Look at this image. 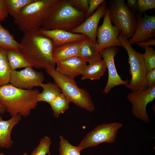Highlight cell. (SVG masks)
Listing matches in <instances>:
<instances>
[{"mask_svg":"<svg viewBox=\"0 0 155 155\" xmlns=\"http://www.w3.org/2000/svg\"><path fill=\"white\" fill-rule=\"evenodd\" d=\"M20 44V51L30 66L45 70L56 69L53 58L54 46L51 40L35 30L24 33Z\"/></svg>","mask_w":155,"mask_h":155,"instance_id":"obj_1","label":"cell"},{"mask_svg":"<svg viewBox=\"0 0 155 155\" xmlns=\"http://www.w3.org/2000/svg\"><path fill=\"white\" fill-rule=\"evenodd\" d=\"M39 93L37 89H22L8 84L0 87V102L12 117L19 114L26 117L37 106Z\"/></svg>","mask_w":155,"mask_h":155,"instance_id":"obj_2","label":"cell"},{"mask_svg":"<svg viewBox=\"0 0 155 155\" xmlns=\"http://www.w3.org/2000/svg\"><path fill=\"white\" fill-rule=\"evenodd\" d=\"M85 14L74 8L68 0H57L48 10L40 30L70 32L84 21Z\"/></svg>","mask_w":155,"mask_h":155,"instance_id":"obj_3","label":"cell"},{"mask_svg":"<svg viewBox=\"0 0 155 155\" xmlns=\"http://www.w3.org/2000/svg\"><path fill=\"white\" fill-rule=\"evenodd\" d=\"M70 102L88 111L92 112L95 106L89 93L80 88L74 78L61 74L56 69L46 70Z\"/></svg>","mask_w":155,"mask_h":155,"instance_id":"obj_4","label":"cell"},{"mask_svg":"<svg viewBox=\"0 0 155 155\" xmlns=\"http://www.w3.org/2000/svg\"><path fill=\"white\" fill-rule=\"evenodd\" d=\"M57 0H35L22 9L14 22L24 33L39 30L50 7Z\"/></svg>","mask_w":155,"mask_h":155,"instance_id":"obj_5","label":"cell"},{"mask_svg":"<svg viewBox=\"0 0 155 155\" xmlns=\"http://www.w3.org/2000/svg\"><path fill=\"white\" fill-rule=\"evenodd\" d=\"M121 46L125 49L128 55V63L131 76L129 82L125 85L132 92H137L148 88L146 78V71L142 54L135 50L128 39L120 34L118 36Z\"/></svg>","mask_w":155,"mask_h":155,"instance_id":"obj_6","label":"cell"},{"mask_svg":"<svg viewBox=\"0 0 155 155\" xmlns=\"http://www.w3.org/2000/svg\"><path fill=\"white\" fill-rule=\"evenodd\" d=\"M108 10L112 23L118 29L120 34L128 39L133 35L137 20L133 11L123 0H111L109 1Z\"/></svg>","mask_w":155,"mask_h":155,"instance_id":"obj_7","label":"cell"},{"mask_svg":"<svg viewBox=\"0 0 155 155\" xmlns=\"http://www.w3.org/2000/svg\"><path fill=\"white\" fill-rule=\"evenodd\" d=\"M122 126L121 123L118 122L100 124L89 132L77 146L81 151L84 148L96 146L103 143H113Z\"/></svg>","mask_w":155,"mask_h":155,"instance_id":"obj_8","label":"cell"},{"mask_svg":"<svg viewBox=\"0 0 155 155\" xmlns=\"http://www.w3.org/2000/svg\"><path fill=\"white\" fill-rule=\"evenodd\" d=\"M127 98L131 104L133 115L146 123H149L146 107L155 98V86L144 90L131 92L127 94Z\"/></svg>","mask_w":155,"mask_h":155,"instance_id":"obj_9","label":"cell"},{"mask_svg":"<svg viewBox=\"0 0 155 155\" xmlns=\"http://www.w3.org/2000/svg\"><path fill=\"white\" fill-rule=\"evenodd\" d=\"M44 80L42 72L36 71L33 67L29 66L20 71H11L9 83L15 87L31 90L39 86Z\"/></svg>","mask_w":155,"mask_h":155,"instance_id":"obj_10","label":"cell"},{"mask_svg":"<svg viewBox=\"0 0 155 155\" xmlns=\"http://www.w3.org/2000/svg\"><path fill=\"white\" fill-rule=\"evenodd\" d=\"M119 33L117 27L112 24L107 8L103 23L98 28L97 32V43L99 52L106 48L121 46V42L118 38Z\"/></svg>","mask_w":155,"mask_h":155,"instance_id":"obj_11","label":"cell"},{"mask_svg":"<svg viewBox=\"0 0 155 155\" xmlns=\"http://www.w3.org/2000/svg\"><path fill=\"white\" fill-rule=\"evenodd\" d=\"M117 52L116 47L106 48L100 52L106 63L108 72L107 82L103 91V92L105 94L108 93L115 86L121 85H125L128 83L127 81L123 80L117 72L114 58Z\"/></svg>","mask_w":155,"mask_h":155,"instance_id":"obj_12","label":"cell"},{"mask_svg":"<svg viewBox=\"0 0 155 155\" xmlns=\"http://www.w3.org/2000/svg\"><path fill=\"white\" fill-rule=\"evenodd\" d=\"M107 9L106 2L105 1L92 14L70 32L84 34L90 38L93 42L96 43L98 24L100 19L104 17Z\"/></svg>","mask_w":155,"mask_h":155,"instance_id":"obj_13","label":"cell"},{"mask_svg":"<svg viewBox=\"0 0 155 155\" xmlns=\"http://www.w3.org/2000/svg\"><path fill=\"white\" fill-rule=\"evenodd\" d=\"M155 36V16L146 14L137 20L133 35L128 41L131 45L148 40Z\"/></svg>","mask_w":155,"mask_h":155,"instance_id":"obj_14","label":"cell"},{"mask_svg":"<svg viewBox=\"0 0 155 155\" xmlns=\"http://www.w3.org/2000/svg\"><path fill=\"white\" fill-rule=\"evenodd\" d=\"M40 30L42 34L51 40L54 47L69 42L81 41L86 36L83 34L72 33L59 29Z\"/></svg>","mask_w":155,"mask_h":155,"instance_id":"obj_15","label":"cell"},{"mask_svg":"<svg viewBox=\"0 0 155 155\" xmlns=\"http://www.w3.org/2000/svg\"><path fill=\"white\" fill-rule=\"evenodd\" d=\"M56 69L60 73L74 78L82 75L86 63L78 57L70 58L56 63Z\"/></svg>","mask_w":155,"mask_h":155,"instance_id":"obj_16","label":"cell"},{"mask_svg":"<svg viewBox=\"0 0 155 155\" xmlns=\"http://www.w3.org/2000/svg\"><path fill=\"white\" fill-rule=\"evenodd\" d=\"M22 119L21 116L17 114L7 120H4L0 115V147L9 149L13 142L11 137L13 127L18 124Z\"/></svg>","mask_w":155,"mask_h":155,"instance_id":"obj_17","label":"cell"},{"mask_svg":"<svg viewBox=\"0 0 155 155\" xmlns=\"http://www.w3.org/2000/svg\"><path fill=\"white\" fill-rule=\"evenodd\" d=\"M83 40L75 41L65 43L60 46L54 47L53 58L56 63L74 57H79V52Z\"/></svg>","mask_w":155,"mask_h":155,"instance_id":"obj_18","label":"cell"},{"mask_svg":"<svg viewBox=\"0 0 155 155\" xmlns=\"http://www.w3.org/2000/svg\"><path fill=\"white\" fill-rule=\"evenodd\" d=\"M78 57L89 63L102 60L97 43H94L87 36L83 40Z\"/></svg>","mask_w":155,"mask_h":155,"instance_id":"obj_19","label":"cell"},{"mask_svg":"<svg viewBox=\"0 0 155 155\" xmlns=\"http://www.w3.org/2000/svg\"><path fill=\"white\" fill-rule=\"evenodd\" d=\"M107 68L104 61L102 60L89 63L85 67L82 74L81 80H99L105 73Z\"/></svg>","mask_w":155,"mask_h":155,"instance_id":"obj_20","label":"cell"},{"mask_svg":"<svg viewBox=\"0 0 155 155\" xmlns=\"http://www.w3.org/2000/svg\"><path fill=\"white\" fill-rule=\"evenodd\" d=\"M39 86L42 88L43 91L37 96V100L38 102L42 101L49 104L61 92L60 89L55 83H42Z\"/></svg>","mask_w":155,"mask_h":155,"instance_id":"obj_21","label":"cell"},{"mask_svg":"<svg viewBox=\"0 0 155 155\" xmlns=\"http://www.w3.org/2000/svg\"><path fill=\"white\" fill-rule=\"evenodd\" d=\"M7 57L11 71L30 66L20 50L15 49H7Z\"/></svg>","mask_w":155,"mask_h":155,"instance_id":"obj_22","label":"cell"},{"mask_svg":"<svg viewBox=\"0 0 155 155\" xmlns=\"http://www.w3.org/2000/svg\"><path fill=\"white\" fill-rule=\"evenodd\" d=\"M7 50L0 47V87L9 82L11 70L7 59Z\"/></svg>","mask_w":155,"mask_h":155,"instance_id":"obj_23","label":"cell"},{"mask_svg":"<svg viewBox=\"0 0 155 155\" xmlns=\"http://www.w3.org/2000/svg\"><path fill=\"white\" fill-rule=\"evenodd\" d=\"M20 43L15 39L12 34L3 27L0 22V47L20 50Z\"/></svg>","mask_w":155,"mask_h":155,"instance_id":"obj_24","label":"cell"},{"mask_svg":"<svg viewBox=\"0 0 155 155\" xmlns=\"http://www.w3.org/2000/svg\"><path fill=\"white\" fill-rule=\"evenodd\" d=\"M70 102L61 92L49 104L53 112L54 116L58 118L69 108Z\"/></svg>","mask_w":155,"mask_h":155,"instance_id":"obj_25","label":"cell"},{"mask_svg":"<svg viewBox=\"0 0 155 155\" xmlns=\"http://www.w3.org/2000/svg\"><path fill=\"white\" fill-rule=\"evenodd\" d=\"M35 0H5L9 14L14 18L24 8Z\"/></svg>","mask_w":155,"mask_h":155,"instance_id":"obj_26","label":"cell"},{"mask_svg":"<svg viewBox=\"0 0 155 155\" xmlns=\"http://www.w3.org/2000/svg\"><path fill=\"white\" fill-rule=\"evenodd\" d=\"M59 155H80V151L78 146H74L63 137H60Z\"/></svg>","mask_w":155,"mask_h":155,"instance_id":"obj_27","label":"cell"},{"mask_svg":"<svg viewBox=\"0 0 155 155\" xmlns=\"http://www.w3.org/2000/svg\"><path fill=\"white\" fill-rule=\"evenodd\" d=\"M52 141L50 138L45 136L41 139L38 146L35 148L30 155H51L50 151Z\"/></svg>","mask_w":155,"mask_h":155,"instance_id":"obj_28","label":"cell"},{"mask_svg":"<svg viewBox=\"0 0 155 155\" xmlns=\"http://www.w3.org/2000/svg\"><path fill=\"white\" fill-rule=\"evenodd\" d=\"M145 53L142 54L146 72L155 69V51L149 47L145 49Z\"/></svg>","mask_w":155,"mask_h":155,"instance_id":"obj_29","label":"cell"},{"mask_svg":"<svg viewBox=\"0 0 155 155\" xmlns=\"http://www.w3.org/2000/svg\"><path fill=\"white\" fill-rule=\"evenodd\" d=\"M70 5L79 11L86 13L89 7L88 0H68Z\"/></svg>","mask_w":155,"mask_h":155,"instance_id":"obj_30","label":"cell"},{"mask_svg":"<svg viewBox=\"0 0 155 155\" xmlns=\"http://www.w3.org/2000/svg\"><path fill=\"white\" fill-rule=\"evenodd\" d=\"M137 1V10L140 14L149 9L155 8V0H138Z\"/></svg>","mask_w":155,"mask_h":155,"instance_id":"obj_31","label":"cell"},{"mask_svg":"<svg viewBox=\"0 0 155 155\" xmlns=\"http://www.w3.org/2000/svg\"><path fill=\"white\" fill-rule=\"evenodd\" d=\"M105 1L104 0H88L89 7L85 14V18H87L92 14Z\"/></svg>","mask_w":155,"mask_h":155,"instance_id":"obj_32","label":"cell"},{"mask_svg":"<svg viewBox=\"0 0 155 155\" xmlns=\"http://www.w3.org/2000/svg\"><path fill=\"white\" fill-rule=\"evenodd\" d=\"M9 14L5 0H0V22L5 20L8 18Z\"/></svg>","mask_w":155,"mask_h":155,"instance_id":"obj_33","label":"cell"},{"mask_svg":"<svg viewBox=\"0 0 155 155\" xmlns=\"http://www.w3.org/2000/svg\"><path fill=\"white\" fill-rule=\"evenodd\" d=\"M146 78L148 88L155 86V69L146 72Z\"/></svg>","mask_w":155,"mask_h":155,"instance_id":"obj_34","label":"cell"},{"mask_svg":"<svg viewBox=\"0 0 155 155\" xmlns=\"http://www.w3.org/2000/svg\"><path fill=\"white\" fill-rule=\"evenodd\" d=\"M136 44L140 47L145 49L150 47V46H155V40L154 39H151L143 42H138Z\"/></svg>","mask_w":155,"mask_h":155,"instance_id":"obj_35","label":"cell"},{"mask_svg":"<svg viewBox=\"0 0 155 155\" xmlns=\"http://www.w3.org/2000/svg\"><path fill=\"white\" fill-rule=\"evenodd\" d=\"M127 5L133 10H137V1L136 0H127Z\"/></svg>","mask_w":155,"mask_h":155,"instance_id":"obj_36","label":"cell"},{"mask_svg":"<svg viewBox=\"0 0 155 155\" xmlns=\"http://www.w3.org/2000/svg\"><path fill=\"white\" fill-rule=\"evenodd\" d=\"M6 112L4 106L0 102V115H2Z\"/></svg>","mask_w":155,"mask_h":155,"instance_id":"obj_37","label":"cell"},{"mask_svg":"<svg viewBox=\"0 0 155 155\" xmlns=\"http://www.w3.org/2000/svg\"><path fill=\"white\" fill-rule=\"evenodd\" d=\"M22 155H28V154L26 152H24L22 154Z\"/></svg>","mask_w":155,"mask_h":155,"instance_id":"obj_38","label":"cell"},{"mask_svg":"<svg viewBox=\"0 0 155 155\" xmlns=\"http://www.w3.org/2000/svg\"><path fill=\"white\" fill-rule=\"evenodd\" d=\"M0 155H5L3 153H0Z\"/></svg>","mask_w":155,"mask_h":155,"instance_id":"obj_39","label":"cell"},{"mask_svg":"<svg viewBox=\"0 0 155 155\" xmlns=\"http://www.w3.org/2000/svg\"><path fill=\"white\" fill-rule=\"evenodd\" d=\"M0 150H1V149H0Z\"/></svg>","mask_w":155,"mask_h":155,"instance_id":"obj_40","label":"cell"},{"mask_svg":"<svg viewBox=\"0 0 155 155\" xmlns=\"http://www.w3.org/2000/svg\"></svg>","mask_w":155,"mask_h":155,"instance_id":"obj_41","label":"cell"}]
</instances>
